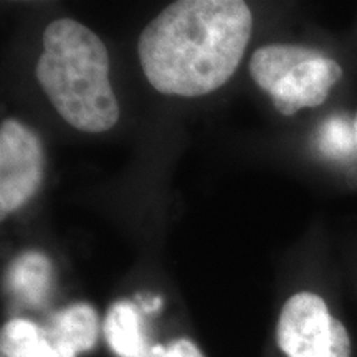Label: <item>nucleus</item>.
<instances>
[{
    "label": "nucleus",
    "instance_id": "obj_5",
    "mask_svg": "<svg viewBox=\"0 0 357 357\" xmlns=\"http://www.w3.org/2000/svg\"><path fill=\"white\" fill-rule=\"evenodd\" d=\"M341 77V66L333 58L319 52L305 63L298 65L270 96L281 114L291 116L301 108H314L323 105L329 89Z\"/></svg>",
    "mask_w": 357,
    "mask_h": 357
},
{
    "label": "nucleus",
    "instance_id": "obj_7",
    "mask_svg": "<svg viewBox=\"0 0 357 357\" xmlns=\"http://www.w3.org/2000/svg\"><path fill=\"white\" fill-rule=\"evenodd\" d=\"M105 336L119 357H137L146 351L147 341L137 307L129 301H118L105 319Z\"/></svg>",
    "mask_w": 357,
    "mask_h": 357
},
{
    "label": "nucleus",
    "instance_id": "obj_9",
    "mask_svg": "<svg viewBox=\"0 0 357 357\" xmlns=\"http://www.w3.org/2000/svg\"><path fill=\"white\" fill-rule=\"evenodd\" d=\"M45 333L52 341L68 344L77 352L89 351L98 339L96 311L86 303L71 305L58 312Z\"/></svg>",
    "mask_w": 357,
    "mask_h": 357
},
{
    "label": "nucleus",
    "instance_id": "obj_6",
    "mask_svg": "<svg viewBox=\"0 0 357 357\" xmlns=\"http://www.w3.org/2000/svg\"><path fill=\"white\" fill-rule=\"evenodd\" d=\"M318 53L314 48H306L301 45H265L252 55L250 75L258 86L271 95L298 65L305 63Z\"/></svg>",
    "mask_w": 357,
    "mask_h": 357
},
{
    "label": "nucleus",
    "instance_id": "obj_4",
    "mask_svg": "<svg viewBox=\"0 0 357 357\" xmlns=\"http://www.w3.org/2000/svg\"><path fill=\"white\" fill-rule=\"evenodd\" d=\"M45 155L38 136L24 123L6 119L0 128V212L25 205L43 181Z\"/></svg>",
    "mask_w": 357,
    "mask_h": 357
},
{
    "label": "nucleus",
    "instance_id": "obj_1",
    "mask_svg": "<svg viewBox=\"0 0 357 357\" xmlns=\"http://www.w3.org/2000/svg\"><path fill=\"white\" fill-rule=\"evenodd\" d=\"M252 26V12L240 0H178L141 32V68L162 95H208L238 68Z\"/></svg>",
    "mask_w": 357,
    "mask_h": 357
},
{
    "label": "nucleus",
    "instance_id": "obj_11",
    "mask_svg": "<svg viewBox=\"0 0 357 357\" xmlns=\"http://www.w3.org/2000/svg\"><path fill=\"white\" fill-rule=\"evenodd\" d=\"M321 149L329 158H344L356 151L354 126L344 118H331L323 126L319 139Z\"/></svg>",
    "mask_w": 357,
    "mask_h": 357
},
{
    "label": "nucleus",
    "instance_id": "obj_8",
    "mask_svg": "<svg viewBox=\"0 0 357 357\" xmlns=\"http://www.w3.org/2000/svg\"><path fill=\"white\" fill-rule=\"evenodd\" d=\"M52 263L38 252H29L12 263L7 275L8 289L22 301L38 305L52 283Z\"/></svg>",
    "mask_w": 357,
    "mask_h": 357
},
{
    "label": "nucleus",
    "instance_id": "obj_2",
    "mask_svg": "<svg viewBox=\"0 0 357 357\" xmlns=\"http://www.w3.org/2000/svg\"><path fill=\"white\" fill-rule=\"evenodd\" d=\"M35 77L70 126L96 134L118 123L119 105L109 83L108 48L79 22L58 19L45 29Z\"/></svg>",
    "mask_w": 357,
    "mask_h": 357
},
{
    "label": "nucleus",
    "instance_id": "obj_12",
    "mask_svg": "<svg viewBox=\"0 0 357 357\" xmlns=\"http://www.w3.org/2000/svg\"><path fill=\"white\" fill-rule=\"evenodd\" d=\"M137 357H204V354L189 339H176L167 346H147Z\"/></svg>",
    "mask_w": 357,
    "mask_h": 357
},
{
    "label": "nucleus",
    "instance_id": "obj_10",
    "mask_svg": "<svg viewBox=\"0 0 357 357\" xmlns=\"http://www.w3.org/2000/svg\"><path fill=\"white\" fill-rule=\"evenodd\" d=\"M0 347L2 357H47L50 341L43 328L29 319L15 318L3 324Z\"/></svg>",
    "mask_w": 357,
    "mask_h": 357
},
{
    "label": "nucleus",
    "instance_id": "obj_3",
    "mask_svg": "<svg viewBox=\"0 0 357 357\" xmlns=\"http://www.w3.org/2000/svg\"><path fill=\"white\" fill-rule=\"evenodd\" d=\"M276 342L287 357H351V339L314 293H298L284 303Z\"/></svg>",
    "mask_w": 357,
    "mask_h": 357
},
{
    "label": "nucleus",
    "instance_id": "obj_13",
    "mask_svg": "<svg viewBox=\"0 0 357 357\" xmlns=\"http://www.w3.org/2000/svg\"><path fill=\"white\" fill-rule=\"evenodd\" d=\"M48 341H50V349H48L47 357H77L78 352L71 346L63 344V342L52 341L50 337H48Z\"/></svg>",
    "mask_w": 357,
    "mask_h": 357
},
{
    "label": "nucleus",
    "instance_id": "obj_14",
    "mask_svg": "<svg viewBox=\"0 0 357 357\" xmlns=\"http://www.w3.org/2000/svg\"><path fill=\"white\" fill-rule=\"evenodd\" d=\"M352 126H354V137H356V151H357V114L354 118V123H352Z\"/></svg>",
    "mask_w": 357,
    "mask_h": 357
}]
</instances>
